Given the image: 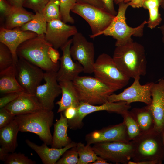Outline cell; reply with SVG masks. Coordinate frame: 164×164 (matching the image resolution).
Segmentation results:
<instances>
[{
  "instance_id": "ac0fdd59",
  "label": "cell",
  "mask_w": 164,
  "mask_h": 164,
  "mask_svg": "<svg viewBox=\"0 0 164 164\" xmlns=\"http://www.w3.org/2000/svg\"><path fill=\"white\" fill-rule=\"evenodd\" d=\"M37 35L34 32L23 31L18 28L9 29L1 27L0 29V42L5 45L10 50L15 65L18 60L16 52L19 46L25 41Z\"/></svg>"
},
{
  "instance_id": "8fae6325",
  "label": "cell",
  "mask_w": 164,
  "mask_h": 164,
  "mask_svg": "<svg viewBox=\"0 0 164 164\" xmlns=\"http://www.w3.org/2000/svg\"><path fill=\"white\" fill-rule=\"evenodd\" d=\"M72 39L70 52L72 58L82 65L84 72L93 73L95 62L94 43L88 41L82 33L78 32L73 36Z\"/></svg>"
},
{
  "instance_id": "ab89813d",
  "label": "cell",
  "mask_w": 164,
  "mask_h": 164,
  "mask_svg": "<svg viewBox=\"0 0 164 164\" xmlns=\"http://www.w3.org/2000/svg\"><path fill=\"white\" fill-rule=\"evenodd\" d=\"M12 7L7 0H0V12L2 15L5 17L11 11Z\"/></svg>"
},
{
  "instance_id": "7bdbcfd3",
  "label": "cell",
  "mask_w": 164,
  "mask_h": 164,
  "mask_svg": "<svg viewBox=\"0 0 164 164\" xmlns=\"http://www.w3.org/2000/svg\"><path fill=\"white\" fill-rule=\"evenodd\" d=\"M104 9L114 16H116L117 12L115 11L114 6V0H102Z\"/></svg>"
},
{
  "instance_id": "8992f818",
  "label": "cell",
  "mask_w": 164,
  "mask_h": 164,
  "mask_svg": "<svg viewBox=\"0 0 164 164\" xmlns=\"http://www.w3.org/2000/svg\"><path fill=\"white\" fill-rule=\"evenodd\" d=\"M132 141L135 151L132 161H164V147L159 132L154 128Z\"/></svg>"
},
{
  "instance_id": "ffe728a7",
  "label": "cell",
  "mask_w": 164,
  "mask_h": 164,
  "mask_svg": "<svg viewBox=\"0 0 164 164\" xmlns=\"http://www.w3.org/2000/svg\"><path fill=\"white\" fill-rule=\"evenodd\" d=\"M4 108L15 116L32 113L44 109L34 95L25 92Z\"/></svg>"
},
{
  "instance_id": "277c9868",
  "label": "cell",
  "mask_w": 164,
  "mask_h": 164,
  "mask_svg": "<svg viewBox=\"0 0 164 164\" xmlns=\"http://www.w3.org/2000/svg\"><path fill=\"white\" fill-rule=\"evenodd\" d=\"M118 5L117 14L109 26L93 37L94 38L101 35L111 36L116 40V46L132 40V36H142L145 25L147 24V21L145 20L137 27L133 28L129 26L126 23L125 17L126 9L129 6L128 3L123 2Z\"/></svg>"
},
{
  "instance_id": "83f0119b",
  "label": "cell",
  "mask_w": 164,
  "mask_h": 164,
  "mask_svg": "<svg viewBox=\"0 0 164 164\" xmlns=\"http://www.w3.org/2000/svg\"><path fill=\"white\" fill-rule=\"evenodd\" d=\"M47 24V22L43 13L36 12L31 20L18 28L23 31H31L40 35L46 33Z\"/></svg>"
},
{
  "instance_id": "9a60e30c",
  "label": "cell",
  "mask_w": 164,
  "mask_h": 164,
  "mask_svg": "<svg viewBox=\"0 0 164 164\" xmlns=\"http://www.w3.org/2000/svg\"><path fill=\"white\" fill-rule=\"evenodd\" d=\"M78 32L75 26L68 24L61 20H54L47 22L45 36L46 40L57 50L61 48L70 37Z\"/></svg>"
},
{
  "instance_id": "4dcf8cb0",
  "label": "cell",
  "mask_w": 164,
  "mask_h": 164,
  "mask_svg": "<svg viewBox=\"0 0 164 164\" xmlns=\"http://www.w3.org/2000/svg\"><path fill=\"white\" fill-rule=\"evenodd\" d=\"M125 124L127 133L130 141L134 140L142 134L140 128L130 111L128 110L122 115Z\"/></svg>"
},
{
  "instance_id": "44dd1931",
  "label": "cell",
  "mask_w": 164,
  "mask_h": 164,
  "mask_svg": "<svg viewBox=\"0 0 164 164\" xmlns=\"http://www.w3.org/2000/svg\"><path fill=\"white\" fill-rule=\"evenodd\" d=\"M25 142L30 148L38 155L44 164H56L64 153L68 149L76 146L77 143L72 142L67 146L60 149L49 147L43 143L41 145H36L29 139Z\"/></svg>"
},
{
  "instance_id": "db71d44e",
  "label": "cell",
  "mask_w": 164,
  "mask_h": 164,
  "mask_svg": "<svg viewBox=\"0 0 164 164\" xmlns=\"http://www.w3.org/2000/svg\"><path fill=\"white\" fill-rule=\"evenodd\" d=\"M160 6L162 8L164 9V0H161Z\"/></svg>"
},
{
  "instance_id": "bcb514c9",
  "label": "cell",
  "mask_w": 164,
  "mask_h": 164,
  "mask_svg": "<svg viewBox=\"0 0 164 164\" xmlns=\"http://www.w3.org/2000/svg\"><path fill=\"white\" fill-rule=\"evenodd\" d=\"M162 162L157 160H145L138 162L130 161L128 164H161Z\"/></svg>"
},
{
  "instance_id": "d6986e66",
  "label": "cell",
  "mask_w": 164,
  "mask_h": 164,
  "mask_svg": "<svg viewBox=\"0 0 164 164\" xmlns=\"http://www.w3.org/2000/svg\"><path fill=\"white\" fill-rule=\"evenodd\" d=\"M151 95L152 102L149 105L154 118V129L160 132L164 127V79L154 83Z\"/></svg>"
},
{
  "instance_id": "484cf974",
  "label": "cell",
  "mask_w": 164,
  "mask_h": 164,
  "mask_svg": "<svg viewBox=\"0 0 164 164\" xmlns=\"http://www.w3.org/2000/svg\"><path fill=\"white\" fill-rule=\"evenodd\" d=\"M24 8L12 6L10 13L5 17V28L12 29L19 28L33 17L34 14Z\"/></svg>"
},
{
  "instance_id": "d6a6232c",
  "label": "cell",
  "mask_w": 164,
  "mask_h": 164,
  "mask_svg": "<svg viewBox=\"0 0 164 164\" xmlns=\"http://www.w3.org/2000/svg\"><path fill=\"white\" fill-rule=\"evenodd\" d=\"M60 9L62 20L66 23H74L75 21L70 12L76 3V0H60Z\"/></svg>"
},
{
  "instance_id": "ba28073f",
  "label": "cell",
  "mask_w": 164,
  "mask_h": 164,
  "mask_svg": "<svg viewBox=\"0 0 164 164\" xmlns=\"http://www.w3.org/2000/svg\"><path fill=\"white\" fill-rule=\"evenodd\" d=\"M92 147L97 155L116 164H128L135 151L133 141L101 142L94 144Z\"/></svg>"
},
{
  "instance_id": "7c38bea8",
  "label": "cell",
  "mask_w": 164,
  "mask_h": 164,
  "mask_svg": "<svg viewBox=\"0 0 164 164\" xmlns=\"http://www.w3.org/2000/svg\"><path fill=\"white\" fill-rule=\"evenodd\" d=\"M17 79L24 92L34 95L37 87L43 79L41 69L21 58L15 65Z\"/></svg>"
},
{
  "instance_id": "ee69618b",
  "label": "cell",
  "mask_w": 164,
  "mask_h": 164,
  "mask_svg": "<svg viewBox=\"0 0 164 164\" xmlns=\"http://www.w3.org/2000/svg\"><path fill=\"white\" fill-rule=\"evenodd\" d=\"M77 108L73 106L68 107L63 112V115L68 120L72 119L76 115Z\"/></svg>"
},
{
  "instance_id": "74e56055",
  "label": "cell",
  "mask_w": 164,
  "mask_h": 164,
  "mask_svg": "<svg viewBox=\"0 0 164 164\" xmlns=\"http://www.w3.org/2000/svg\"><path fill=\"white\" fill-rule=\"evenodd\" d=\"M15 116L5 108H0V128L10 123L14 119Z\"/></svg>"
},
{
  "instance_id": "60d3db41",
  "label": "cell",
  "mask_w": 164,
  "mask_h": 164,
  "mask_svg": "<svg viewBox=\"0 0 164 164\" xmlns=\"http://www.w3.org/2000/svg\"><path fill=\"white\" fill-rule=\"evenodd\" d=\"M48 56L51 61L54 63H57L59 62L60 54L57 49L53 48L52 46H50L48 51Z\"/></svg>"
},
{
  "instance_id": "b9f144b4",
  "label": "cell",
  "mask_w": 164,
  "mask_h": 164,
  "mask_svg": "<svg viewBox=\"0 0 164 164\" xmlns=\"http://www.w3.org/2000/svg\"><path fill=\"white\" fill-rule=\"evenodd\" d=\"M76 1L77 3L89 4L104 9L102 0H76Z\"/></svg>"
},
{
  "instance_id": "52a82bcc",
  "label": "cell",
  "mask_w": 164,
  "mask_h": 164,
  "mask_svg": "<svg viewBox=\"0 0 164 164\" xmlns=\"http://www.w3.org/2000/svg\"><path fill=\"white\" fill-rule=\"evenodd\" d=\"M93 73L95 77L116 91L126 86L130 79L120 70L112 57L105 53L95 61Z\"/></svg>"
},
{
  "instance_id": "30bf717a",
  "label": "cell",
  "mask_w": 164,
  "mask_h": 164,
  "mask_svg": "<svg viewBox=\"0 0 164 164\" xmlns=\"http://www.w3.org/2000/svg\"><path fill=\"white\" fill-rule=\"evenodd\" d=\"M131 107L130 104L123 101L117 102L108 101L99 105H94L81 102L77 108L76 113L74 117L72 119L67 120L69 127L72 130L81 128L83 125V119L86 116L93 112L105 111L122 115Z\"/></svg>"
},
{
  "instance_id": "cb8c5ba5",
  "label": "cell",
  "mask_w": 164,
  "mask_h": 164,
  "mask_svg": "<svg viewBox=\"0 0 164 164\" xmlns=\"http://www.w3.org/2000/svg\"><path fill=\"white\" fill-rule=\"evenodd\" d=\"M68 127L67 119L64 116L62 112L60 113V118L56 119V123L54 124V130L51 145V147L62 148L72 142L67 135Z\"/></svg>"
},
{
  "instance_id": "7dc6e473",
  "label": "cell",
  "mask_w": 164,
  "mask_h": 164,
  "mask_svg": "<svg viewBox=\"0 0 164 164\" xmlns=\"http://www.w3.org/2000/svg\"><path fill=\"white\" fill-rule=\"evenodd\" d=\"M9 4L14 7H23L25 0H7Z\"/></svg>"
},
{
  "instance_id": "5bb4252c",
  "label": "cell",
  "mask_w": 164,
  "mask_h": 164,
  "mask_svg": "<svg viewBox=\"0 0 164 164\" xmlns=\"http://www.w3.org/2000/svg\"><path fill=\"white\" fill-rule=\"evenodd\" d=\"M57 72H45L43 77L45 82L37 87L34 95L44 109L50 111H52L55 99L62 93L57 80Z\"/></svg>"
},
{
  "instance_id": "4316f807",
  "label": "cell",
  "mask_w": 164,
  "mask_h": 164,
  "mask_svg": "<svg viewBox=\"0 0 164 164\" xmlns=\"http://www.w3.org/2000/svg\"><path fill=\"white\" fill-rule=\"evenodd\" d=\"M130 111L137 122L142 134L154 128V118L149 105L141 108H134Z\"/></svg>"
},
{
  "instance_id": "e0dca14e",
  "label": "cell",
  "mask_w": 164,
  "mask_h": 164,
  "mask_svg": "<svg viewBox=\"0 0 164 164\" xmlns=\"http://www.w3.org/2000/svg\"><path fill=\"white\" fill-rule=\"evenodd\" d=\"M72 43V39H70L61 48L63 54L60 59V67L56 73L58 82L63 81H73L84 71L82 65L77 61L74 62L71 57L70 49Z\"/></svg>"
},
{
  "instance_id": "3957f363",
  "label": "cell",
  "mask_w": 164,
  "mask_h": 164,
  "mask_svg": "<svg viewBox=\"0 0 164 164\" xmlns=\"http://www.w3.org/2000/svg\"><path fill=\"white\" fill-rule=\"evenodd\" d=\"M54 114L52 111L43 109L37 112L15 116L14 119L19 131L37 135L47 145L52 143L50 129L53 124Z\"/></svg>"
},
{
  "instance_id": "4fadbf2b",
  "label": "cell",
  "mask_w": 164,
  "mask_h": 164,
  "mask_svg": "<svg viewBox=\"0 0 164 164\" xmlns=\"http://www.w3.org/2000/svg\"><path fill=\"white\" fill-rule=\"evenodd\" d=\"M140 78L139 76L135 78L132 84L121 93L111 95L108 101H123L129 104L134 102H141L150 105L152 101L151 89L154 83L149 82L142 85L140 83Z\"/></svg>"
},
{
  "instance_id": "d590c367",
  "label": "cell",
  "mask_w": 164,
  "mask_h": 164,
  "mask_svg": "<svg viewBox=\"0 0 164 164\" xmlns=\"http://www.w3.org/2000/svg\"><path fill=\"white\" fill-rule=\"evenodd\" d=\"M78 157L76 146H74L67 150L56 164H77Z\"/></svg>"
},
{
  "instance_id": "8d00e7d4",
  "label": "cell",
  "mask_w": 164,
  "mask_h": 164,
  "mask_svg": "<svg viewBox=\"0 0 164 164\" xmlns=\"http://www.w3.org/2000/svg\"><path fill=\"white\" fill-rule=\"evenodd\" d=\"M50 0H25L23 7L33 10L35 13H42Z\"/></svg>"
},
{
  "instance_id": "f1b7e54d",
  "label": "cell",
  "mask_w": 164,
  "mask_h": 164,
  "mask_svg": "<svg viewBox=\"0 0 164 164\" xmlns=\"http://www.w3.org/2000/svg\"><path fill=\"white\" fill-rule=\"evenodd\" d=\"M161 0H145L142 7L149 11V18L147 21L148 27L151 29L155 28L161 22L162 19L159 11Z\"/></svg>"
},
{
  "instance_id": "f6af8a7d",
  "label": "cell",
  "mask_w": 164,
  "mask_h": 164,
  "mask_svg": "<svg viewBox=\"0 0 164 164\" xmlns=\"http://www.w3.org/2000/svg\"><path fill=\"white\" fill-rule=\"evenodd\" d=\"M145 0H125L124 2L128 3L129 6L133 8H139L143 6Z\"/></svg>"
},
{
  "instance_id": "681fc988",
  "label": "cell",
  "mask_w": 164,
  "mask_h": 164,
  "mask_svg": "<svg viewBox=\"0 0 164 164\" xmlns=\"http://www.w3.org/2000/svg\"><path fill=\"white\" fill-rule=\"evenodd\" d=\"M92 164H108V162L105 159L101 158L100 159L97 160L94 162L91 163Z\"/></svg>"
},
{
  "instance_id": "f35d334b",
  "label": "cell",
  "mask_w": 164,
  "mask_h": 164,
  "mask_svg": "<svg viewBox=\"0 0 164 164\" xmlns=\"http://www.w3.org/2000/svg\"><path fill=\"white\" fill-rule=\"evenodd\" d=\"M24 92V91L13 92L4 94L0 98V108L5 107L9 103L18 98Z\"/></svg>"
},
{
  "instance_id": "816d5d0a",
  "label": "cell",
  "mask_w": 164,
  "mask_h": 164,
  "mask_svg": "<svg viewBox=\"0 0 164 164\" xmlns=\"http://www.w3.org/2000/svg\"><path fill=\"white\" fill-rule=\"evenodd\" d=\"M163 144L164 147V127L160 132Z\"/></svg>"
},
{
  "instance_id": "d4e9b609",
  "label": "cell",
  "mask_w": 164,
  "mask_h": 164,
  "mask_svg": "<svg viewBox=\"0 0 164 164\" xmlns=\"http://www.w3.org/2000/svg\"><path fill=\"white\" fill-rule=\"evenodd\" d=\"M24 91L16 77L15 65L0 71V93L2 94Z\"/></svg>"
},
{
  "instance_id": "603a6c76",
  "label": "cell",
  "mask_w": 164,
  "mask_h": 164,
  "mask_svg": "<svg viewBox=\"0 0 164 164\" xmlns=\"http://www.w3.org/2000/svg\"><path fill=\"white\" fill-rule=\"evenodd\" d=\"M19 129L14 119L9 124L0 128L1 147L8 153L14 152L18 146L17 136Z\"/></svg>"
},
{
  "instance_id": "836d02e7",
  "label": "cell",
  "mask_w": 164,
  "mask_h": 164,
  "mask_svg": "<svg viewBox=\"0 0 164 164\" xmlns=\"http://www.w3.org/2000/svg\"><path fill=\"white\" fill-rule=\"evenodd\" d=\"M14 65L12 53L4 44L0 43V71Z\"/></svg>"
},
{
  "instance_id": "f907efd6",
  "label": "cell",
  "mask_w": 164,
  "mask_h": 164,
  "mask_svg": "<svg viewBox=\"0 0 164 164\" xmlns=\"http://www.w3.org/2000/svg\"><path fill=\"white\" fill-rule=\"evenodd\" d=\"M159 28L161 31L162 34V40L164 46V24L159 27Z\"/></svg>"
},
{
  "instance_id": "7402d4cb",
  "label": "cell",
  "mask_w": 164,
  "mask_h": 164,
  "mask_svg": "<svg viewBox=\"0 0 164 164\" xmlns=\"http://www.w3.org/2000/svg\"><path fill=\"white\" fill-rule=\"evenodd\" d=\"M62 96L56 104L59 106L57 112H63L68 107L73 106L77 108L80 101L79 96L73 81H63L59 82Z\"/></svg>"
},
{
  "instance_id": "6da1fadb",
  "label": "cell",
  "mask_w": 164,
  "mask_h": 164,
  "mask_svg": "<svg viewBox=\"0 0 164 164\" xmlns=\"http://www.w3.org/2000/svg\"><path fill=\"white\" fill-rule=\"evenodd\" d=\"M112 58L120 70L130 78L146 74L147 61L144 47L133 40L116 46Z\"/></svg>"
},
{
  "instance_id": "f5cc1de1",
  "label": "cell",
  "mask_w": 164,
  "mask_h": 164,
  "mask_svg": "<svg viewBox=\"0 0 164 164\" xmlns=\"http://www.w3.org/2000/svg\"><path fill=\"white\" fill-rule=\"evenodd\" d=\"M125 0H114V2L116 4H118L119 3L123 2Z\"/></svg>"
},
{
  "instance_id": "9c48e42d",
  "label": "cell",
  "mask_w": 164,
  "mask_h": 164,
  "mask_svg": "<svg viewBox=\"0 0 164 164\" xmlns=\"http://www.w3.org/2000/svg\"><path fill=\"white\" fill-rule=\"evenodd\" d=\"M71 11L84 19L88 24L94 37L105 30L109 26L115 16L102 9L87 4L76 3Z\"/></svg>"
},
{
  "instance_id": "5b68a950",
  "label": "cell",
  "mask_w": 164,
  "mask_h": 164,
  "mask_svg": "<svg viewBox=\"0 0 164 164\" xmlns=\"http://www.w3.org/2000/svg\"><path fill=\"white\" fill-rule=\"evenodd\" d=\"M73 81L80 102L92 105L108 101V97L116 91L95 77L79 76Z\"/></svg>"
},
{
  "instance_id": "2e32d148",
  "label": "cell",
  "mask_w": 164,
  "mask_h": 164,
  "mask_svg": "<svg viewBox=\"0 0 164 164\" xmlns=\"http://www.w3.org/2000/svg\"><path fill=\"white\" fill-rule=\"evenodd\" d=\"M85 140L87 144L90 145L103 142L130 141L123 121L87 134L85 136Z\"/></svg>"
},
{
  "instance_id": "e575fe53",
  "label": "cell",
  "mask_w": 164,
  "mask_h": 164,
  "mask_svg": "<svg viewBox=\"0 0 164 164\" xmlns=\"http://www.w3.org/2000/svg\"><path fill=\"white\" fill-rule=\"evenodd\" d=\"M4 163L6 164H35L36 162L23 153L13 152L8 153Z\"/></svg>"
},
{
  "instance_id": "c3c4849f",
  "label": "cell",
  "mask_w": 164,
  "mask_h": 164,
  "mask_svg": "<svg viewBox=\"0 0 164 164\" xmlns=\"http://www.w3.org/2000/svg\"><path fill=\"white\" fill-rule=\"evenodd\" d=\"M5 150L2 147L0 148V160L4 162L6 156L8 154Z\"/></svg>"
},
{
  "instance_id": "f546056e",
  "label": "cell",
  "mask_w": 164,
  "mask_h": 164,
  "mask_svg": "<svg viewBox=\"0 0 164 164\" xmlns=\"http://www.w3.org/2000/svg\"><path fill=\"white\" fill-rule=\"evenodd\" d=\"M76 147L79 156L77 164H90L101 158L97 155L90 145H85L79 142L77 143Z\"/></svg>"
},
{
  "instance_id": "1f68e13d",
  "label": "cell",
  "mask_w": 164,
  "mask_h": 164,
  "mask_svg": "<svg viewBox=\"0 0 164 164\" xmlns=\"http://www.w3.org/2000/svg\"><path fill=\"white\" fill-rule=\"evenodd\" d=\"M60 0H50L44 8L42 13L48 22L54 20H62Z\"/></svg>"
},
{
  "instance_id": "7a4b0ae2",
  "label": "cell",
  "mask_w": 164,
  "mask_h": 164,
  "mask_svg": "<svg viewBox=\"0 0 164 164\" xmlns=\"http://www.w3.org/2000/svg\"><path fill=\"white\" fill-rule=\"evenodd\" d=\"M51 46H52L46 39L45 34L38 35L21 44L17 50V55L18 58L26 60L45 72H57L59 62L53 63L48 55Z\"/></svg>"
}]
</instances>
